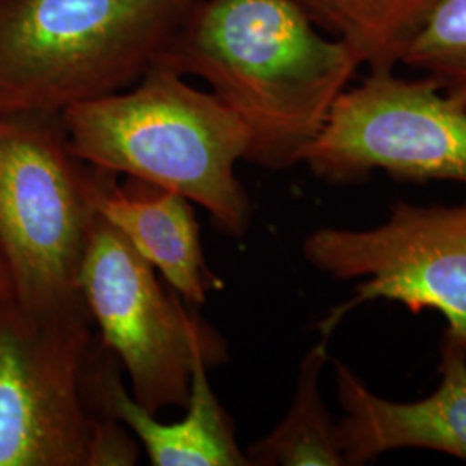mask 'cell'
Segmentation results:
<instances>
[{
	"label": "cell",
	"instance_id": "14",
	"mask_svg": "<svg viewBox=\"0 0 466 466\" xmlns=\"http://www.w3.org/2000/svg\"><path fill=\"white\" fill-rule=\"evenodd\" d=\"M400 63L423 71L466 111V0H435Z\"/></svg>",
	"mask_w": 466,
	"mask_h": 466
},
{
	"label": "cell",
	"instance_id": "12",
	"mask_svg": "<svg viewBox=\"0 0 466 466\" xmlns=\"http://www.w3.org/2000/svg\"><path fill=\"white\" fill-rule=\"evenodd\" d=\"M327 361L329 339L319 337L300 361L290 410L246 451L250 466H346L337 423L319 392V375Z\"/></svg>",
	"mask_w": 466,
	"mask_h": 466
},
{
	"label": "cell",
	"instance_id": "8",
	"mask_svg": "<svg viewBox=\"0 0 466 466\" xmlns=\"http://www.w3.org/2000/svg\"><path fill=\"white\" fill-rule=\"evenodd\" d=\"M304 163L335 185L365 182L373 171L400 182L466 185V111L431 76L370 69L333 102Z\"/></svg>",
	"mask_w": 466,
	"mask_h": 466
},
{
	"label": "cell",
	"instance_id": "2",
	"mask_svg": "<svg viewBox=\"0 0 466 466\" xmlns=\"http://www.w3.org/2000/svg\"><path fill=\"white\" fill-rule=\"evenodd\" d=\"M154 65L130 88L71 106L69 142L92 167L127 175L200 206L219 232L240 238L252 206L235 175L249 152V132L213 92Z\"/></svg>",
	"mask_w": 466,
	"mask_h": 466
},
{
	"label": "cell",
	"instance_id": "3",
	"mask_svg": "<svg viewBox=\"0 0 466 466\" xmlns=\"http://www.w3.org/2000/svg\"><path fill=\"white\" fill-rule=\"evenodd\" d=\"M199 0H0V115H63L137 84Z\"/></svg>",
	"mask_w": 466,
	"mask_h": 466
},
{
	"label": "cell",
	"instance_id": "4",
	"mask_svg": "<svg viewBox=\"0 0 466 466\" xmlns=\"http://www.w3.org/2000/svg\"><path fill=\"white\" fill-rule=\"evenodd\" d=\"M88 311L42 315L0 299V466H132L140 444L100 410Z\"/></svg>",
	"mask_w": 466,
	"mask_h": 466
},
{
	"label": "cell",
	"instance_id": "10",
	"mask_svg": "<svg viewBox=\"0 0 466 466\" xmlns=\"http://www.w3.org/2000/svg\"><path fill=\"white\" fill-rule=\"evenodd\" d=\"M209 370L198 361L187 413L173 423L159 421L142 408L121 379L116 358L102 346L94 363L92 387L100 410L123 423L146 451L152 466H250L238 448L232 420L218 400Z\"/></svg>",
	"mask_w": 466,
	"mask_h": 466
},
{
	"label": "cell",
	"instance_id": "15",
	"mask_svg": "<svg viewBox=\"0 0 466 466\" xmlns=\"http://www.w3.org/2000/svg\"><path fill=\"white\" fill-rule=\"evenodd\" d=\"M15 296V287H13V279L9 273L7 263L0 252V299L4 298H13Z\"/></svg>",
	"mask_w": 466,
	"mask_h": 466
},
{
	"label": "cell",
	"instance_id": "9",
	"mask_svg": "<svg viewBox=\"0 0 466 466\" xmlns=\"http://www.w3.org/2000/svg\"><path fill=\"white\" fill-rule=\"evenodd\" d=\"M441 383L429 398L394 402L370 392L350 368L333 363L344 418L337 423L346 466L394 450H432L466 461V352L441 342Z\"/></svg>",
	"mask_w": 466,
	"mask_h": 466
},
{
	"label": "cell",
	"instance_id": "11",
	"mask_svg": "<svg viewBox=\"0 0 466 466\" xmlns=\"http://www.w3.org/2000/svg\"><path fill=\"white\" fill-rule=\"evenodd\" d=\"M102 169L96 209L121 233L171 289L192 304H204L221 280L206 263L194 202L167 188Z\"/></svg>",
	"mask_w": 466,
	"mask_h": 466
},
{
	"label": "cell",
	"instance_id": "13",
	"mask_svg": "<svg viewBox=\"0 0 466 466\" xmlns=\"http://www.w3.org/2000/svg\"><path fill=\"white\" fill-rule=\"evenodd\" d=\"M318 26L354 50L363 66L394 69L435 0H296Z\"/></svg>",
	"mask_w": 466,
	"mask_h": 466
},
{
	"label": "cell",
	"instance_id": "5",
	"mask_svg": "<svg viewBox=\"0 0 466 466\" xmlns=\"http://www.w3.org/2000/svg\"><path fill=\"white\" fill-rule=\"evenodd\" d=\"M100 173L73 149L63 115H0V252L23 308L86 311L80 269Z\"/></svg>",
	"mask_w": 466,
	"mask_h": 466
},
{
	"label": "cell",
	"instance_id": "1",
	"mask_svg": "<svg viewBox=\"0 0 466 466\" xmlns=\"http://www.w3.org/2000/svg\"><path fill=\"white\" fill-rule=\"evenodd\" d=\"M157 65L209 85L249 132L246 161L273 171L304 163L363 66L296 0H199Z\"/></svg>",
	"mask_w": 466,
	"mask_h": 466
},
{
	"label": "cell",
	"instance_id": "7",
	"mask_svg": "<svg viewBox=\"0 0 466 466\" xmlns=\"http://www.w3.org/2000/svg\"><path fill=\"white\" fill-rule=\"evenodd\" d=\"M302 254L335 280H361L350 299L319 321V337L330 339L367 302L394 300L411 313H441L448 321L444 337L466 352V204L425 208L398 200L380 227L309 233Z\"/></svg>",
	"mask_w": 466,
	"mask_h": 466
},
{
	"label": "cell",
	"instance_id": "6",
	"mask_svg": "<svg viewBox=\"0 0 466 466\" xmlns=\"http://www.w3.org/2000/svg\"><path fill=\"white\" fill-rule=\"evenodd\" d=\"M80 292L104 348L130 379L134 400L149 413L185 410L198 361H228L225 339L180 296L167 294L156 269L97 213L80 269Z\"/></svg>",
	"mask_w": 466,
	"mask_h": 466
}]
</instances>
